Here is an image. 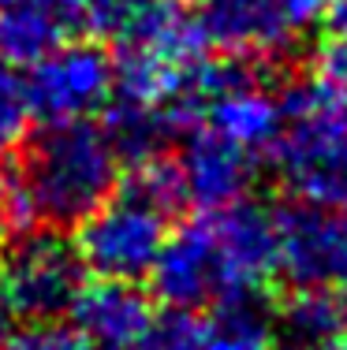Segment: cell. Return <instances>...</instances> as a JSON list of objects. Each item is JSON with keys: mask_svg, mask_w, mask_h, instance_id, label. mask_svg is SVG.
<instances>
[{"mask_svg": "<svg viewBox=\"0 0 347 350\" xmlns=\"http://www.w3.org/2000/svg\"><path fill=\"white\" fill-rule=\"evenodd\" d=\"M23 175L34 194L38 216L60 228L79 224L120 187V153L105 127L56 123L34 142L23 161Z\"/></svg>", "mask_w": 347, "mask_h": 350, "instance_id": "obj_3", "label": "cell"}, {"mask_svg": "<svg viewBox=\"0 0 347 350\" xmlns=\"http://www.w3.org/2000/svg\"><path fill=\"white\" fill-rule=\"evenodd\" d=\"M313 86L321 90L333 112L347 123V41H336L329 49H321L318 60H313V71H310Z\"/></svg>", "mask_w": 347, "mask_h": 350, "instance_id": "obj_17", "label": "cell"}, {"mask_svg": "<svg viewBox=\"0 0 347 350\" xmlns=\"http://www.w3.org/2000/svg\"><path fill=\"white\" fill-rule=\"evenodd\" d=\"M12 347V313L0 306V350H8Z\"/></svg>", "mask_w": 347, "mask_h": 350, "instance_id": "obj_21", "label": "cell"}, {"mask_svg": "<svg viewBox=\"0 0 347 350\" xmlns=\"http://www.w3.org/2000/svg\"><path fill=\"white\" fill-rule=\"evenodd\" d=\"M79 27V0H15L0 8V60L34 64Z\"/></svg>", "mask_w": 347, "mask_h": 350, "instance_id": "obj_12", "label": "cell"}, {"mask_svg": "<svg viewBox=\"0 0 347 350\" xmlns=\"http://www.w3.org/2000/svg\"><path fill=\"white\" fill-rule=\"evenodd\" d=\"M183 202L172 164L157 161L138 164L127 187H116L90 216L75 224V246L82 269L97 280H142L150 276L157 254L168 239V220Z\"/></svg>", "mask_w": 347, "mask_h": 350, "instance_id": "obj_2", "label": "cell"}, {"mask_svg": "<svg viewBox=\"0 0 347 350\" xmlns=\"http://www.w3.org/2000/svg\"><path fill=\"white\" fill-rule=\"evenodd\" d=\"M0 261H4V250H0Z\"/></svg>", "mask_w": 347, "mask_h": 350, "instance_id": "obj_25", "label": "cell"}, {"mask_svg": "<svg viewBox=\"0 0 347 350\" xmlns=\"http://www.w3.org/2000/svg\"><path fill=\"white\" fill-rule=\"evenodd\" d=\"M272 272L292 291L347 283V209L295 198L272 213Z\"/></svg>", "mask_w": 347, "mask_h": 350, "instance_id": "obj_6", "label": "cell"}, {"mask_svg": "<svg viewBox=\"0 0 347 350\" xmlns=\"http://www.w3.org/2000/svg\"><path fill=\"white\" fill-rule=\"evenodd\" d=\"M254 161L258 157L250 149L228 142L224 135L209 131L205 123H191V135L179 146L172 172H176L183 202L198 205L202 213H217L246 198L254 175H258Z\"/></svg>", "mask_w": 347, "mask_h": 350, "instance_id": "obj_9", "label": "cell"}, {"mask_svg": "<svg viewBox=\"0 0 347 350\" xmlns=\"http://www.w3.org/2000/svg\"><path fill=\"white\" fill-rule=\"evenodd\" d=\"M8 350H90V347L82 343V336L75 328H56L49 321V324H34L23 336H12Z\"/></svg>", "mask_w": 347, "mask_h": 350, "instance_id": "obj_19", "label": "cell"}, {"mask_svg": "<svg viewBox=\"0 0 347 350\" xmlns=\"http://www.w3.org/2000/svg\"><path fill=\"white\" fill-rule=\"evenodd\" d=\"M347 328V302L340 287H303L277 313V336L310 350L336 339Z\"/></svg>", "mask_w": 347, "mask_h": 350, "instance_id": "obj_14", "label": "cell"}, {"mask_svg": "<svg viewBox=\"0 0 347 350\" xmlns=\"http://www.w3.org/2000/svg\"><path fill=\"white\" fill-rule=\"evenodd\" d=\"M82 261L75 246L60 235H19L15 250L0 261L4 310L30 324H49L64 317L82 291Z\"/></svg>", "mask_w": 347, "mask_h": 350, "instance_id": "obj_7", "label": "cell"}, {"mask_svg": "<svg viewBox=\"0 0 347 350\" xmlns=\"http://www.w3.org/2000/svg\"><path fill=\"white\" fill-rule=\"evenodd\" d=\"M310 350H347V343H340V339H329V343H321V347H310Z\"/></svg>", "mask_w": 347, "mask_h": 350, "instance_id": "obj_22", "label": "cell"}, {"mask_svg": "<svg viewBox=\"0 0 347 350\" xmlns=\"http://www.w3.org/2000/svg\"><path fill=\"white\" fill-rule=\"evenodd\" d=\"M209 350H272L277 347V313L250 295H231L209 306L202 317Z\"/></svg>", "mask_w": 347, "mask_h": 350, "instance_id": "obj_13", "label": "cell"}, {"mask_svg": "<svg viewBox=\"0 0 347 350\" xmlns=\"http://www.w3.org/2000/svg\"><path fill=\"white\" fill-rule=\"evenodd\" d=\"M34 105H30L27 75L19 71V64L0 60V153H12L30 138L34 127Z\"/></svg>", "mask_w": 347, "mask_h": 350, "instance_id": "obj_15", "label": "cell"}, {"mask_svg": "<svg viewBox=\"0 0 347 350\" xmlns=\"http://www.w3.org/2000/svg\"><path fill=\"white\" fill-rule=\"evenodd\" d=\"M127 350H150V347H146V343H138V347H127Z\"/></svg>", "mask_w": 347, "mask_h": 350, "instance_id": "obj_23", "label": "cell"}, {"mask_svg": "<svg viewBox=\"0 0 347 350\" xmlns=\"http://www.w3.org/2000/svg\"><path fill=\"white\" fill-rule=\"evenodd\" d=\"M321 12L325 0H202L198 30L209 49L235 60H266L287 53Z\"/></svg>", "mask_w": 347, "mask_h": 350, "instance_id": "obj_5", "label": "cell"}, {"mask_svg": "<svg viewBox=\"0 0 347 350\" xmlns=\"http://www.w3.org/2000/svg\"><path fill=\"white\" fill-rule=\"evenodd\" d=\"M71 321L86 347L97 350H127L146 343L153 328V306L131 280H97L82 283L71 302Z\"/></svg>", "mask_w": 347, "mask_h": 350, "instance_id": "obj_10", "label": "cell"}, {"mask_svg": "<svg viewBox=\"0 0 347 350\" xmlns=\"http://www.w3.org/2000/svg\"><path fill=\"white\" fill-rule=\"evenodd\" d=\"M116 64L94 41H60L41 60L30 64L27 90L34 116L49 127L56 123H82L112 101Z\"/></svg>", "mask_w": 347, "mask_h": 350, "instance_id": "obj_8", "label": "cell"}, {"mask_svg": "<svg viewBox=\"0 0 347 350\" xmlns=\"http://www.w3.org/2000/svg\"><path fill=\"white\" fill-rule=\"evenodd\" d=\"M280 135L272 161L284 187L299 202L347 209V123L321 97L313 79L280 90Z\"/></svg>", "mask_w": 347, "mask_h": 350, "instance_id": "obj_4", "label": "cell"}, {"mask_svg": "<svg viewBox=\"0 0 347 350\" xmlns=\"http://www.w3.org/2000/svg\"><path fill=\"white\" fill-rule=\"evenodd\" d=\"M150 276L172 310H202L231 295H250L272 276V213L246 198L202 213L168 231Z\"/></svg>", "mask_w": 347, "mask_h": 350, "instance_id": "obj_1", "label": "cell"}, {"mask_svg": "<svg viewBox=\"0 0 347 350\" xmlns=\"http://www.w3.org/2000/svg\"><path fill=\"white\" fill-rule=\"evenodd\" d=\"M8 4H15V0H0V8H8Z\"/></svg>", "mask_w": 347, "mask_h": 350, "instance_id": "obj_24", "label": "cell"}, {"mask_svg": "<svg viewBox=\"0 0 347 350\" xmlns=\"http://www.w3.org/2000/svg\"><path fill=\"white\" fill-rule=\"evenodd\" d=\"M321 23L329 27V34L336 41H347V0H325Z\"/></svg>", "mask_w": 347, "mask_h": 350, "instance_id": "obj_20", "label": "cell"}, {"mask_svg": "<svg viewBox=\"0 0 347 350\" xmlns=\"http://www.w3.org/2000/svg\"><path fill=\"white\" fill-rule=\"evenodd\" d=\"M150 350H209L202 317L191 310H176L164 321H153L150 336H146Z\"/></svg>", "mask_w": 347, "mask_h": 350, "instance_id": "obj_18", "label": "cell"}, {"mask_svg": "<svg viewBox=\"0 0 347 350\" xmlns=\"http://www.w3.org/2000/svg\"><path fill=\"white\" fill-rule=\"evenodd\" d=\"M202 123L228 142L250 149L254 157L272 149V142L280 135V97L272 90L258 86L250 79V71L239 75L235 82H228L202 112Z\"/></svg>", "mask_w": 347, "mask_h": 350, "instance_id": "obj_11", "label": "cell"}, {"mask_svg": "<svg viewBox=\"0 0 347 350\" xmlns=\"http://www.w3.org/2000/svg\"><path fill=\"white\" fill-rule=\"evenodd\" d=\"M41 224L34 194L27 187L23 164H0V231L12 235H30Z\"/></svg>", "mask_w": 347, "mask_h": 350, "instance_id": "obj_16", "label": "cell"}]
</instances>
